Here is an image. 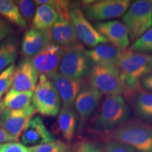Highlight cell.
Masks as SVG:
<instances>
[{
    "label": "cell",
    "instance_id": "obj_1",
    "mask_svg": "<svg viewBox=\"0 0 152 152\" xmlns=\"http://www.w3.org/2000/svg\"><path fill=\"white\" fill-rule=\"evenodd\" d=\"M130 117V108L124 96H107L99 109L91 119L89 128L93 132H106L116 129L128 122Z\"/></svg>",
    "mask_w": 152,
    "mask_h": 152
},
{
    "label": "cell",
    "instance_id": "obj_2",
    "mask_svg": "<svg viewBox=\"0 0 152 152\" xmlns=\"http://www.w3.org/2000/svg\"><path fill=\"white\" fill-rule=\"evenodd\" d=\"M117 67L125 87L132 96L134 92L141 90L140 79L152 73V56L125 49Z\"/></svg>",
    "mask_w": 152,
    "mask_h": 152
},
{
    "label": "cell",
    "instance_id": "obj_3",
    "mask_svg": "<svg viewBox=\"0 0 152 152\" xmlns=\"http://www.w3.org/2000/svg\"><path fill=\"white\" fill-rule=\"evenodd\" d=\"M113 137L139 152H152V127L142 121L125 123L114 130Z\"/></svg>",
    "mask_w": 152,
    "mask_h": 152
},
{
    "label": "cell",
    "instance_id": "obj_4",
    "mask_svg": "<svg viewBox=\"0 0 152 152\" xmlns=\"http://www.w3.org/2000/svg\"><path fill=\"white\" fill-rule=\"evenodd\" d=\"M90 81L91 86L102 94L121 95L132 97L121 77V72L117 66H104L94 65L91 69Z\"/></svg>",
    "mask_w": 152,
    "mask_h": 152
},
{
    "label": "cell",
    "instance_id": "obj_5",
    "mask_svg": "<svg viewBox=\"0 0 152 152\" xmlns=\"http://www.w3.org/2000/svg\"><path fill=\"white\" fill-rule=\"evenodd\" d=\"M122 22L128 30L129 37L135 41L152 26V1L137 0L130 4Z\"/></svg>",
    "mask_w": 152,
    "mask_h": 152
},
{
    "label": "cell",
    "instance_id": "obj_6",
    "mask_svg": "<svg viewBox=\"0 0 152 152\" xmlns=\"http://www.w3.org/2000/svg\"><path fill=\"white\" fill-rule=\"evenodd\" d=\"M33 106L42 115L56 116L61 111V99L53 82L45 75H40L33 91Z\"/></svg>",
    "mask_w": 152,
    "mask_h": 152
},
{
    "label": "cell",
    "instance_id": "obj_7",
    "mask_svg": "<svg viewBox=\"0 0 152 152\" xmlns=\"http://www.w3.org/2000/svg\"><path fill=\"white\" fill-rule=\"evenodd\" d=\"M68 14L78 41L91 48L108 42L107 39L90 23L83 14L80 3H71Z\"/></svg>",
    "mask_w": 152,
    "mask_h": 152
},
{
    "label": "cell",
    "instance_id": "obj_8",
    "mask_svg": "<svg viewBox=\"0 0 152 152\" xmlns=\"http://www.w3.org/2000/svg\"><path fill=\"white\" fill-rule=\"evenodd\" d=\"M92 62L85 54L81 45L66 50L58 67V73L77 80L89 75L93 67Z\"/></svg>",
    "mask_w": 152,
    "mask_h": 152
},
{
    "label": "cell",
    "instance_id": "obj_9",
    "mask_svg": "<svg viewBox=\"0 0 152 152\" xmlns=\"http://www.w3.org/2000/svg\"><path fill=\"white\" fill-rule=\"evenodd\" d=\"M82 10L88 20L104 22L123 16L130 5L129 0L85 1Z\"/></svg>",
    "mask_w": 152,
    "mask_h": 152
},
{
    "label": "cell",
    "instance_id": "obj_10",
    "mask_svg": "<svg viewBox=\"0 0 152 152\" xmlns=\"http://www.w3.org/2000/svg\"><path fill=\"white\" fill-rule=\"evenodd\" d=\"M36 112L33 105L20 110L4 109L0 113V125L15 141H18L26 125Z\"/></svg>",
    "mask_w": 152,
    "mask_h": 152
},
{
    "label": "cell",
    "instance_id": "obj_11",
    "mask_svg": "<svg viewBox=\"0 0 152 152\" xmlns=\"http://www.w3.org/2000/svg\"><path fill=\"white\" fill-rule=\"evenodd\" d=\"M102 95L103 94L92 86L84 87L80 92L74 104L76 113L79 116L77 132H82L87 120L97 109Z\"/></svg>",
    "mask_w": 152,
    "mask_h": 152
},
{
    "label": "cell",
    "instance_id": "obj_12",
    "mask_svg": "<svg viewBox=\"0 0 152 152\" xmlns=\"http://www.w3.org/2000/svg\"><path fill=\"white\" fill-rule=\"evenodd\" d=\"M65 52V49L51 42L32 59L38 74L49 76L57 72Z\"/></svg>",
    "mask_w": 152,
    "mask_h": 152
},
{
    "label": "cell",
    "instance_id": "obj_13",
    "mask_svg": "<svg viewBox=\"0 0 152 152\" xmlns=\"http://www.w3.org/2000/svg\"><path fill=\"white\" fill-rule=\"evenodd\" d=\"M47 77L54 83L60 96L63 107L72 109L75 104L76 98L83 89L82 81L71 79L58 72Z\"/></svg>",
    "mask_w": 152,
    "mask_h": 152
},
{
    "label": "cell",
    "instance_id": "obj_14",
    "mask_svg": "<svg viewBox=\"0 0 152 152\" xmlns=\"http://www.w3.org/2000/svg\"><path fill=\"white\" fill-rule=\"evenodd\" d=\"M94 27L107 39L108 42L121 50H125L130 45L128 30L123 22L117 20L98 22Z\"/></svg>",
    "mask_w": 152,
    "mask_h": 152
},
{
    "label": "cell",
    "instance_id": "obj_15",
    "mask_svg": "<svg viewBox=\"0 0 152 152\" xmlns=\"http://www.w3.org/2000/svg\"><path fill=\"white\" fill-rule=\"evenodd\" d=\"M39 78V74L30 58H26L16 68L11 90L16 92H33Z\"/></svg>",
    "mask_w": 152,
    "mask_h": 152
},
{
    "label": "cell",
    "instance_id": "obj_16",
    "mask_svg": "<svg viewBox=\"0 0 152 152\" xmlns=\"http://www.w3.org/2000/svg\"><path fill=\"white\" fill-rule=\"evenodd\" d=\"M55 139L39 116L32 117L23 130L21 142L31 147L54 141Z\"/></svg>",
    "mask_w": 152,
    "mask_h": 152
},
{
    "label": "cell",
    "instance_id": "obj_17",
    "mask_svg": "<svg viewBox=\"0 0 152 152\" xmlns=\"http://www.w3.org/2000/svg\"><path fill=\"white\" fill-rule=\"evenodd\" d=\"M49 35L51 42L65 50L80 45L70 18L58 16V20L49 30Z\"/></svg>",
    "mask_w": 152,
    "mask_h": 152
},
{
    "label": "cell",
    "instance_id": "obj_18",
    "mask_svg": "<svg viewBox=\"0 0 152 152\" xmlns=\"http://www.w3.org/2000/svg\"><path fill=\"white\" fill-rule=\"evenodd\" d=\"M50 42L49 30H40L33 27L24 34L21 45L22 52L26 58H33Z\"/></svg>",
    "mask_w": 152,
    "mask_h": 152
},
{
    "label": "cell",
    "instance_id": "obj_19",
    "mask_svg": "<svg viewBox=\"0 0 152 152\" xmlns=\"http://www.w3.org/2000/svg\"><path fill=\"white\" fill-rule=\"evenodd\" d=\"M85 52L94 65L117 66L125 50L104 43L91 49H85Z\"/></svg>",
    "mask_w": 152,
    "mask_h": 152
},
{
    "label": "cell",
    "instance_id": "obj_20",
    "mask_svg": "<svg viewBox=\"0 0 152 152\" xmlns=\"http://www.w3.org/2000/svg\"><path fill=\"white\" fill-rule=\"evenodd\" d=\"M132 106L138 118L152 123V92L141 90L137 91L133 96Z\"/></svg>",
    "mask_w": 152,
    "mask_h": 152
},
{
    "label": "cell",
    "instance_id": "obj_21",
    "mask_svg": "<svg viewBox=\"0 0 152 152\" xmlns=\"http://www.w3.org/2000/svg\"><path fill=\"white\" fill-rule=\"evenodd\" d=\"M58 16V12L52 6L38 5L33 20V28L40 30H50Z\"/></svg>",
    "mask_w": 152,
    "mask_h": 152
},
{
    "label": "cell",
    "instance_id": "obj_22",
    "mask_svg": "<svg viewBox=\"0 0 152 152\" xmlns=\"http://www.w3.org/2000/svg\"><path fill=\"white\" fill-rule=\"evenodd\" d=\"M77 115L72 109L62 107L58 114V128L63 137L67 142L73 140L77 128Z\"/></svg>",
    "mask_w": 152,
    "mask_h": 152
},
{
    "label": "cell",
    "instance_id": "obj_23",
    "mask_svg": "<svg viewBox=\"0 0 152 152\" xmlns=\"http://www.w3.org/2000/svg\"><path fill=\"white\" fill-rule=\"evenodd\" d=\"M33 92H16L9 90L2 101L4 109L20 110L30 106Z\"/></svg>",
    "mask_w": 152,
    "mask_h": 152
},
{
    "label": "cell",
    "instance_id": "obj_24",
    "mask_svg": "<svg viewBox=\"0 0 152 152\" xmlns=\"http://www.w3.org/2000/svg\"><path fill=\"white\" fill-rule=\"evenodd\" d=\"M16 56L17 41L16 37H8L0 43V73L13 64Z\"/></svg>",
    "mask_w": 152,
    "mask_h": 152
},
{
    "label": "cell",
    "instance_id": "obj_25",
    "mask_svg": "<svg viewBox=\"0 0 152 152\" xmlns=\"http://www.w3.org/2000/svg\"><path fill=\"white\" fill-rule=\"evenodd\" d=\"M0 15L20 28L27 26V23L22 18L14 1L0 0Z\"/></svg>",
    "mask_w": 152,
    "mask_h": 152
},
{
    "label": "cell",
    "instance_id": "obj_26",
    "mask_svg": "<svg viewBox=\"0 0 152 152\" xmlns=\"http://www.w3.org/2000/svg\"><path fill=\"white\" fill-rule=\"evenodd\" d=\"M130 50L134 52L152 53V27L131 45Z\"/></svg>",
    "mask_w": 152,
    "mask_h": 152
},
{
    "label": "cell",
    "instance_id": "obj_27",
    "mask_svg": "<svg viewBox=\"0 0 152 152\" xmlns=\"http://www.w3.org/2000/svg\"><path fill=\"white\" fill-rule=\"evenodd\" d=\"M30 152H69L70 147L67 144L60 140L49 142L41 145L29 147Z\"/></svg>",
    "mask_w": 152,
    "mask_h": 152
},
{
    "label": "cell",
    "instance_id": "obj_28",
    "mask_svg": "<svg viewBox=\"0 0 152 152\" xmlns=\"http://www.w3.org/2000/svg\"><path fill=\"white\" fill-rule=\"evenodd\" d=\"M15 3L18 7L19 12L25 21L28 23L33 22L37 9L35 1L20 0V1H15Z\"/></svg>",
    "mask_w": 152,
    "mask_h": 152
},
{
    "label": "cell",
    "instance_id": "obj_29",
    "mask_svg": "<svg viewBox=\"0 0 152 152\" xmlns=\"http://www.w3.org/2000/svg\"><path fill=\"white\" fill-rule=\"evenodd\" d=\"M16 66L13 64L0 73V97L12 86Z\"/></svg>",
    "mask_w": 152,
    "mask_h": 152
},
{
    "label": "cell",
    "instance_id": "obj_30",
    "mask_svg": "<svg viewBox=\"0 0 152 152\" xmlns=\"http://www.w3.org/2000/svg\"><path fill=\"white\" fill-rule=\"evenodd\" d=\"M104 147L97 142L83 140L75 145L73 152H103Z\"/></svg>",
    "mask_w": 152,
    "mask_h": 152
},
{
    "label": "cell",
    "instance_id": "obj_31",
    "mask_svg": "<svg viewBox=\"0 0 152 152\" xmlns=\"http://www.w3.org/2000/svg\"><path fill=\"white\" fill-rule=\"evenodd\" d=\"M103 152H139L131 147L130 146L116 142L115 140H111L104 146Z\"/></svg>",
    "mask_w": 152,
    "mask_h": 152
},
{
    "label": "cell",
    "instance_id": "obj_32",
    "mask_svg": "<svg viewBox=\"0 0 152 152\" xmlns=\"http://www.w3.org/2000/svg\"><path fill=\"white\" fill-rule=\"evenodd\" d=\"M0 152H30L29 147L16 142L0 144Z\"/></svg>",
    "mask_w": 152,
    "mask_h": 152
},
{
    "label": "cell",
    "instance_id": "obj_33",
    "mask_svg": "<svg viewBox=\"0 0 152 152\" xmlns=\"http://www.w3.org/2000/svg\"><path fill=\"white\" fill-rule=\"evenodd\" d=\"M140 83L146 90L152 92V73L149 75H144L140 79Z\"/></svg>",
    "mask_w": 152,
    "mask_h": 152
},
{
    "label": "cell",
    "instance_id": "obj_34",
    "mask_svg": "<svg viewBox=\"0 0 152 152\" xmlns=\"http://www.w3.org/2000/svg\"><path fill=\"white\" fill-rule=\"evenodd\" d=\"M10 142H16L14 138L0 125V143H7Z\"/></svg>",
    "mask_w": 152,
    "mask_h": 152
},
{
    "label": "cell",
    "instance_id": "obj_35",
    "mask_svg": "<svg viewBox=\"0 0 152 152\" xmlns=\"http://www.w3.org/2000/svg\"><path fill=\"white\" fill-rule=\"evenodd\" d=\"M11 28L8 25L6 24L3 27L0 28V43L2 42L6 37H7L11 33Z\"/></svg>",
    "mask_w": 152,
    "mask_h": 152
},
{
    "label": "cell",
    "instance_id": "obj_36",
    "mask_svg": "<svg viewBox=\"0 0 152 152\" xmlns=\"http://www.w3.org/2000/svg\"><path fill=\"white\" fill-rule=\"evenodd\" d=\"M4 109V107L2 101H0V113H1V112H2V111H3Z\"/></svg>",
    "mask_w": 152,
    "mask_h": 152
},
{
    "label": "cell",
    "instance_id": "obj_37",
    "mask_svg": "<svg viewBox=\"0 0 152 152\" xmlns=\"http://www.w3.org/2000/svg\"><path fill=\"white\" fill-rule=\"evenodd\" d=\"M5 25H6V23L4 21H3L2 20H0V28L3 27V26H5Z\"/></svg>",
    "mask_w": 152,
    "mask_h": 152
}]
</instances>
